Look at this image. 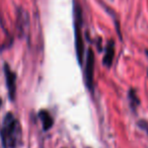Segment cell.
Returning <instances> with one entry per match:
<instances>
[{"label": "cell", "instance_id": "1", "mask_svg": "<svg viewBox=\"0 0 148 148\" xmlns=\"http://www.w3.org/2000/svg\"><path fill=\"white\" fill-rule=\"evenodd\" d=\"M23 130L19 121L8 112L0 125V140L3 148H17L21 144Z\"/></svg>", "mask_w": 148, "mask_h": 148}, {"label": "cell", "instance_id": "2", "mask_svg": "<svg viewBox=\"0 0 148 148\" xmlns=\"http://www.w3.org/2000/svg\"><path fill=\"white\" fill-rule=\"evenodd\" d=\"M74 36H75V51L79 65H82L84 58V42L82 37V10L78 4L74 5Z\"/></svg>", "mask_w": 148, "mask_h": 148}, {"label": "cell", "instance_id": "3", "mask_svg": "<svg viewBox=\"0 0 148 148\" xmlns=\"http://www.w3.org/2000/svg\"><path fill=\"white\" fill-rule=\"evenodd\" d=\"M95 53L91 49H88L86 52L84 65V82L85 86L90 91H93V83H95Z\"/></svg>", "mask_w": 148, "mask_h": 148}, {"label": "cell", "instance_id": "4", "mask_svg": "<svg viewBox=\"0 0 148 148\" xmlns=\"http://www.w3.org/2000/svg\"><path fill=\"white\" fill-rule=\"evenodd\" d=\"M4 75H5V81H6V87L8 90V97L11 101L15 99L16 95V74L11 70L9 65L7 63L4 64Z\"/></svg>", "mask_w": 148, "mask_h": 148}, {"label": "cell", "instance_id": "5", "mask_svg": "<svg viewBox=\"0 0 148 148\" xmlns=\"http://www.w3.org/2000/svg\"><path fill=\"white\" fill-rule=\"evenodd\" d=\"M114 57H115V42L114 40H110L106 48L105 56L103 59V64L106 67L110 68L113 64Z\"/></svg>", "mask_w": 148, "mask_h": 148}, {"label": "cell", "instance_id": "6", "mask_svg": "<svg viewBox=\"0 0 148 148\" xmlns=\"http://www.w3.org/2000/svg\"><path fill=\"white\" fill-rule=\"evenodd\" d=\"M39 118L42 121V124H43L44 131H48V130H50L52 127H53L54 120L48 111H46V110H42V111H40L39 112Z\"/></svg>", "mask_w": 148, "mask_h": 148}, {"label": "cell", "instance_id": "7", "mask_svg": "<svg viewBox=\"0 0 148 148\" xmlns=\"http://www.w3.org/2000/svg\"><path fill=\"white\" fill-rule=\"evenodd\" d=\"M129 101H130V105H131L132 110L135 111L136 108L140 105V101L138 99L137 95H136V91L134 89H130L129 91Z\"/></svg>", "mask_w": 148, "mask_h": 148}, {"label": "cell", "instance_id": "8", "mask_svg": "<svg viewBox=\"0 0 148 148\" xmlns=\"http://www.w3.org/2000/svg\"><path fill=\"white\" fill-rule=\"evenodd\" d=\"M138 126H139L141 129H143L144 131L147 133V135H148V123L147 122H145V121H139L138 122Z\"/></svg>", "mask_w": 148, "mask_h": 148}, {"label": "cell", "instance_id": "9", "mask_svg": "<svg viewBox=\"0 0 148 148\" xmlns=\"http://www.w3.org/2000/svg\"><path fill=\"white\" fill-rule=\"evenodd\" d=\"M1 103H2V101H1V99H0V106H1Z\"/></svg>", "mask_w": 148, "mask_h": 148}]
</instances>
